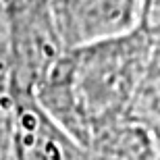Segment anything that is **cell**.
<instances>
[{"instance_id": "cell-1", "label": "cell", "mask_w": 160, "mask_h": 160, "mask_svg": "<svg viewBox=\"0 0 160 160\" xmlns=\"http://www.w3.org/2000/svg\"><path fill=\"white\" fill-rule=\"evenodd\" d=\"M154 52L156 40L143 21L129 33L65 50L33 85V94L88 148L96 133L129 117Z\"/></svg>"}, {"instance_id": "cell-2", "label": "cell", "mask_w": 160, "mask_h": 160, "mask_svg": "<svg viewBox=\"0 0 160 160\" xmlns=\"http://www.w3.org/2000/svg\"><path fill=\"white\" fill-rule=\"evenodd\" d=\"M11 94V160H96L85 146L54 121L33 89L8 85Z\"/></svg>"}, {"instance_id": "cell-3", "label": "cell", "mask_w": 160, "mask_h": 160, "mask_svg": "<svg viewBox=\"0 0 160 160\" xmlns=\"http://www.w3.org/2000/svg\"><path fill=\"white\" fill-rule=\"evenodd\" d=\"M143 21L137 0H69L54 29L62 48L71 50L129 33Z\"/></svg>"}, {"instance_id": "cell-4", "label": "cell", "mask_w": 160, "mask_h": 160, "mask_svg": "<svg viewBox=\"0 0 160 160\" xmlns=\"http://www.w3.org/2000/svg\"><path fill=\"white\" fill-rule=\"evenodd\" d=\"M129 119L137 123L154 142L160 156V50L156 48L154 60L142 88L137 92L133 106L129 110Z\"/></svg>"}, {"instance_id": "cell-5", "label": "cell", "mask_w": 160, "mask_h": 160, "mask_svg": "<svg viewBox=\"0 0 160 160\" xmlns=\"http://www.w3.org/2000/svg\"><path fill=\"white\" fill-rule=\"evenodd\" d=\"M11 83V36L0 33V88Z\"/></svg>"}]
</instances>
